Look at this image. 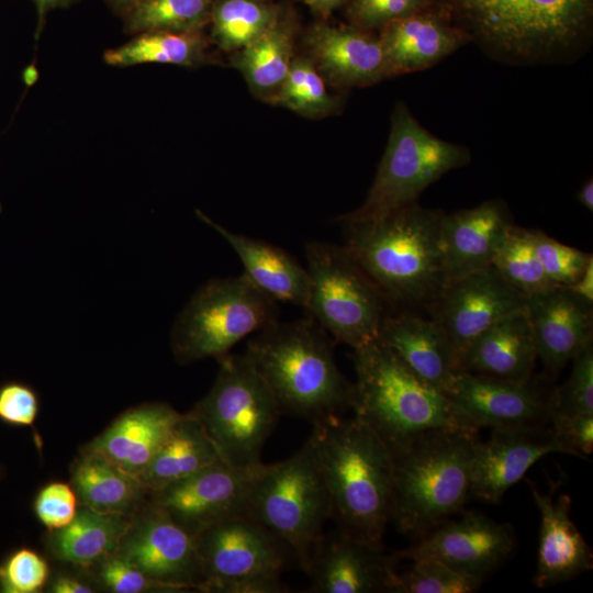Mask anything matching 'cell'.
<instances>
[{
	"mask_svg": "<svg viewBox=\"0 0 593 593\" xmlns=\"http://www.w3.org/2000/svg\"><path fill=\"white\" fill-rule=\"evenodd\" d=\"M443 215L414 202L377 216L339 219L344 248L390 307L428 312L440 295Z\"/></svg>",
	"mask_w": 593,
	"mask_h": 593,
	"instance_id": "6da1fadb",
	"label": "cell"
},
{
	"mask_svg": "<svg viewBox=\"0 0 593 593\" xmlns=\"http://www.w3.org/2000/svg\"><path fill=\"white\" fill-rule=\"evenodd\" d=\"M306 441L327 489L338 529L383 546L392 503V459L387 446L355 415L313 423Z\"/></svg>",
	"mask_w": 593,
	"mask_h": 593,
	"instance_id": "7a4b0ae2",
	"label": "cell"
},
{
	"mask_svg": "<svg viewBox=\"0 0 593 593\" xmlns=\"http://www.w3.org/2000/svg\"><path fill=\"white\" fill-rule=\"evenodd\" d=\"M244 355L281 412L316 423L351 409L353 383L335 362L328 334L310 316L276 321L249 338Z\"/></svg>",
	"mask_w": 593,
	"mask_h": 593,
	"instance_id": "3957f363",
	"label": "cell"
},
{
	"mask_svg": "<svg viewBox=\"0 0 593 593\" xmlns=\"http://www.w3.org/2000/svg\"><path fill=\"white\" fill-rule=\"evenodd\" d=\"M351 409L389 451L432 430L478 434L448 395L415 374L379 338L354 348Z\"/></svg>",
	"mask_w": 593,
	"mask_h": 593,
	"instance_id": "277c9868",
	"label": "cell"
},
{
	"mask_svg": "<svg viewBox=\"0 0 593 593\" xmlns=\"http://www.w3.org/2000/svg\"><path fill=\"white\" fill-rule=\"evenodd\" d=\"M478 434L432 430L391 451V519L417 538L456 515L470 495Z\"/></svg>",
	"mask_w": 593,
	"mask_h": 593,
	"instance_id": "5b68a950",
	"label": "cell"
},
{
	"mask_svg": "<svg viewBox=\"0 0 593 593\" xmlns=\"http://www.w3.org/2000/svg\"><path fill=\"white\" fill-rule=\"evenodd\" d=\"M491 51L522 61L573 48L588 31L593 0H455Z\"/></svg>",
	"mask_w": 593,
	"mask_h": 593,
	"instance_id": "8992f818",
	"label": "cell"
},
{
	"mask_svg": "<svg viewBox=\"0 0 593 593\" xmlns=\"http://www.w3.org/2000/svg\"><path fill=\"white\" fill-rule=\"evenodd\" d=\"M247 516L279 537L307 573L324 525L333 518L331 499L307 441L288 459L259 467Z\"/></svg>",
	"mask_w": 593,
	"mask_h": 593,
	"instance_id": "52a82bcc",
	"label": "cell"
},
{
	"mask_svg": "<svg viewBox=\"0 0 593 593\" xmlns=\"http://www.w3.org/2000/svg\"><path fill=\"white\" fill-rule=\"evenodd\" d=\"M217 362L212 388L190 413L226 463L237 468L258 467L262 463V447L281 411L244 354L230 353Z\"/></svg>",
	"mask_w": 593,
	"mask_h": 593,
	"instance_id": "ba28073f",
	"label": "cell"
},
{
	"mask_svg": "<svg viewBox=\"0 0 593 593\" xmlns=\"http://www.w3.org/2000/svg\"><path fill=\"white\" fill-rule=\"evenodd\" d=\"M277 302L243 273L203 284L179 314L171 335L176 360L182 365L220 358L242 339L273 324Z\"/></svg>",
	"mask_w": 593,
	"mask_h": 593,
	"instance_id": "9c48e42d",
	"label": "cell"
},
{
	"mask_svg": "<svg viewBox=\"0 0 593 593\" xmlns=\"http://www.w3.org/2000/svg\"><path fill=\"white\" fill-rule=\"evenodd\" d=\"M304 250L307 315L334 342L353 349L377 339L389 304L344 246L312 240Z\"/></svg>",
	"mask_w": 593,
	"mask_h": 593,
	"instance_id": "30bf717a",
	"label": "cell"
},
{
	"mask_svg": "<svg viewBox=\"0 0 593 593\" xmlns=\"http://www.w3.org/2000/svg\"><path fill=\"white\" fill-rule=\"evenodd\" d=\"M469 150L424 128L399 102L392 113L388 144L365 202L350 217H371L417 202L444 174L466 166Z\"/></svg>",
	"mask_w": 593,
	"mask_h": 593,
	"instance_id": "8fae6325",
	"label": "cell"
},
{
	"mask_svg": "<svg viewBox=\"0 0 593 593\" xmlns=\"http://www.w3.org/2000/svg\"><path fill=\"white\" fill-rule=\"evenodd\" d=\"M203 582L208 592L219 583L262 575H280L290 549L247 515L216 523L197 536Z\"/></svg>",
	"mask_w": 593,
	"mask_h": 593,
	"instance_id": "7c38bea8",
	"label": "cell"
},
{
	"mask_svg": "<svg viewBox=\"0 0 593 593\" xmlns=\"http://www.w3.org/2000/svg\"><path fill=\"white\" fill-rule=\"evenodd\" d=\"M261 465L237 468L221 461L150 492V503L197 537L216 523L247 515L250 489Z\"/></svg>",
	"mask_w": 593,
	"mask_h": 593,
	"instance_id": "4fadbf2b",
	"label": "cell"
},
{
	"mask_svg": "<svg viewBox=\"0 0 593 593\" xmlns=\"http://www.w3.org/2000/svg\"><path fill=\"white\" fill-rule=\"evenodd\" d=\"M525 296L493 266L445 286L428 313L444 329L456 367L478 336L503 317L524 310Z\"/></svg>",
	"mask_w": 593,
	"mask_h": 593,
	"instance_id": "5bb4252c",
	"label": "cell"
},
{
	"mask_svg": "<svg viewBox=\"0 0 593 593\" xmlns=\"http://www.w3.org/2000/svg\"><path fill=\"white\" fill-rule=\"evenodd\" d=\"M118 550L172 592L200 589L203 582L197 537L152 503L131 522Z\"/></svg>",
	"mask_w": 593,
	"mask_h": 593,
	"instance_id": "9a60e30c",
	"label": "cell"
},
{
	"mask_svg": "<svg viewBox=\"0 0 593 593\" xmlns=\"http://www.w3.org/2000/svg\"><path fill=\"white\" fill-rule=\"evenodd\" d=\"M414 539L396 552L401 560L433 558L482 579L504 562L515 546L508 524L479 512H465Z\"/></svg>",
	"mask_w": 593,
	"mask_h": 593,
	"instance_id": "2e32d148",
	"label": "cell"
},
{
	"mask_svg": "<svg viewBox=\"0 0 593 593\" xmlns=\"http://www.w3.org/2000/svg\"><path fill=\"white\" fill-rule=\"evenodd\" d=\"M491 429L488 440H477L471 462L470 495L485 502H500L542 457L569 455L547 425Z\"/></svg>",
	"mask_w": 593,
	"mask_h": 593,
	"instance_id": "e0dca14e",
	"label": "cell"
},
{
	"mask_svg": "<svg viewBox=\"0 0 593 593\" xmlns=\"http://www.w3.org/2000/svg\"><path fill=\"white\" fill-rule=\"evenodd\" d=\"M396 552L350 536L340 529L323 536L307 571L311 593H378L393 591Z\"/></svg>",
	"mask_w": 593,
	"mask_h": 593,
	"instance_id": "ac0fdd59",
	"label": "cell"
},
{
	"mask_svg": "<svg viewBox=\"0 0 593 593\" xmlns=\"http://www.w3.org/2000/svg\"><path fill=\"white\" fill-rule=\"evenodd\" d=\"M447 395L479 429L549 424L551 393L530 379L511 381L457 371Z\"/></svg>",
	"mask_w": 593,
	"mask_h": 593,
	"instance_id": "d6986e66",
	"label": "cell"
},
{
	"mask_svg": "<svg viewBox=\"0 0 593 593\" xmlns=\"http://www.w3.org/2000/svg\"><path fill=\"white\" fill-rule=\"evenodd\" d=\"M537 357L551 372L560 371L593 338V303L566 286L525 296Z\"/></svg>",
	"mask_w": 593,
	"mask_h": 593,
	"instance_id": "ffe728a7",
	"label": "cell"
},
{
	"mask_svg": "<svg viewBox=\"0 0 593 593\" xmlns=\"http://www.w3.org/2000/svg\"><path fill=\"white\" fill-rule=\"evenodd\" d=\"M512 224L502 200L444 214L440 231L446 284L491 267Z\"/></svg>",
	"mask_w": 593,
	"mask_h": 593,
	"instance_id": "44dd1931",
	"label": "cell"
},
{
	"mask_svg": "<svg viewBox=\"0 0 593 593\" xmlns=\"http://www.w3.org/2000/svg\"><path fill=\"white\" fill-rule=\"evenodd\" d=\"M528 483L540 513L534 584L548 588L591 570L592 550L571 518V497L567 494L555 497V488L544 493L535 483Z\"/></svg>",
	"mask_w": 593,
	"mask_h": 593,
	"instance_id": "7402d4cb",
	"label": "cell"
},
{
	"mask_svg": "<svg viewBox=\"0 0 593 593\" xmlns=\"http://www.w3.org/2000/svg\"><path fill=\"white\" fill-rule=\"evenodd\" d=\"M306 45L317 70L335 86H369L389 76L379 37L361 30L318 24Z\"/></svg>",
	"mask_w": 593,
	"mask_h": 593,
	"instance_id": "603a6c76",
	"label": "cell"
},
{
	"mask_svg": "<svg viewBox=\"0 0 593 593\" xmlns=\"http://www.w3.org/2000/svg\"><path fill=\"white\" fill-rule=\"evenodd\" d=\"M378 338L415 374L447 394L457 367L450 343L435 318L414 311L388 313Z\"/></svg>",
	"mask_w": 593,
	"mask_h": 593,
	"instance_id": "cb8c5ba5",
	"label": "cell"
},
{
	"mask_svg": "<svg viewBox=\"0 0 593 593\" xmlns=\"http://www.w3.org/2000/svg\"><path fill=\"white\" fill-rule=\"evenodd\" d=\"M181 416L166 403L142 404L121 414L86 448L139 479Z\"/></svg>",
	"mask_w": 593,
	"mask_h": 593,
	"instance_id": "d4e9b609",
	"label": "cell"
},
{
	"mask_svg": "<svg viewBox=\"0 0 593 593\" xmlns=\"http://www.w3.org/2000/svg\"><path fill=\"white\" fill-rule=\"evenodd\" d=\"M197 214L228 243L243 265V275L258 290L276 302L306 307L310 277L298 259L281 247L232 232L200 211Z\"/></svg>",
	"mask_w": 593,
	"mask_h": 593,
	"instance_id": "484cf974",
	"label": "cell"
},
{
	"mask_svg": "<svg viewBox=\"0 0 593 593\" xmlns=\"http://www.w3.org/2000/svg\"><path fill=\"white\" fill-rule=\"evenodd\" d=\"M537 350L524 310L510 314L478 336L457 362V371L492 378L530 379Z\"/></svg>",
	"mask_w": 593,
	"mask_h": 593,
	"instance_id": "4316f807",
	"label": "cell"
},
{
	"mask_svg": "<svg viewBox=\"0 0 593 593\" xmlns=\"http://www.w3.org/2000/svg\"><path fill=\"white\" fill-rule=\"evenodd\" d=\"M379 40L391 76L432 67L457 51L466 36L436 16L417 11L383 25Z\"/></svg>",
	"mask_w": 593,
	"mask_h": 593,
	"instance_id": "83f0119b",
	"label": "cell"
},
{
	"mask_svg": "<svg viewBox=\"0 0 593 593\" xmlns=\"http://www.w3.org/2000/svg\"><path fill=\"white\" fill-rule=\"evenodd\" d=\"M221 461L217 447L189 412L182 414L139 480L153 492Z\"/></svg>",
	"mask_w": 593,
	"mask_h": 593,
	"instance_id": "f1b7e54d",
	"label": "cell"
},
{
	"mask_svg": "<svg viewBox=\"0 0 593 593\" xmlns=\"http://www.w3.org/2000/svg\"><path fill=\"white\" fill-rule=\"evenodd\" d=\"M71 480L81 505L103 513L130 515L148 492L137 477L87 448L74 466Z\"/></svg>",
	"mask_w": 593,
	"mask_h": 593,
	"instance_id": "f546056e",
	"label": "cell"
},
{
	"mask_svg": "<svg viewBox=\"0 0 593 593\" xmlns=\"http://www.w3.org/2000/svg\"><path fill=\"white\" fill-rule=\"evenodd\" d=\"M121 513H103L81 505L74 521L53 530L49 545L61 561L87 567L119 548L131 519Z\"/></svg>",
	"mask_w": 593,
	"mask_h": 593,
	"instance_id": "4dcf8cb0",
	"label": "cell"
},
{
	"mask_svg": "<svg viewBox=\"0 0 593 593\" xmlns=\"http://www.w3.org/2000/svg\"><path fill=\"white\" fill-rule=\"evenodd\" d=\"M293 58L291 30L277 20L256 40L236 51L233 64L250 90L270 101L286 79Z\"/></svg>",
	"mask_w": 593,
	"mask_h": 593,
	"instance_id": "1f68e13d",
	"label": "cell"
},
{
	"mask_svg": "<svg viewBox=\"0 0 593 593\" xmlns=\"http://www.w3.org/2000/svg\"><path fill=\"white\" fill-rule=\"evenodd\" d=\"M204 41L199 32L147 31L104 53L107 64L127 67L146 63L195 66L203 61Z\"/></svg>",
	"mask_w": 593,
	"mask_h": 593,
	"instance_id": "d6a6232c",
	"label": "cell"
},
{
	"mask_svg": "<svg viewBox=\"0 0 593 593\" xmlns=\"http://www.w3.org/2000/svg\"><path fill=\"white\" fill-rule=\"evenodd\" d=\"M277 20V11L260 0H220L211 10L212 38L221 49L236 52Z\"/></svg>",
	"mask_w": 593,
	"mask_h": 593,
	"instance_id": "836d02e7",
	"label": "cell"
},
{
	"mask_svg": "<svg viewBox=\"0 0 593 593\" xmlns=\"http://www.w3.org/2000/svg\"><path fill=\"white\" fill-rule=\"evenodd\" d=\"M212 0H139L127 12L130 32H199L209 21Z\"/></svg>",
	"mask_w": 593,
	"mask_h": 593,
	"instance_id": "e575fe53",
	"label": "cell"
},
{
	"mask_svg": "<svg viewBox=\"0 0 593 593\" xmlns=\"http://www.w3.org/2000/svg\"><path fill=\"white\" fill-rule=\"evenodd\" d=\"M492 266L524 295L558 286L546 275L535 254L530 230L514 224L508 228Z\"/></svg>",
	"mask_w": 593,
	"mask_h": 593,
	"instance_id": "d590c367",
	"label": "cell"
},
{
	"mask_svg": "<svg viewBox=\"0 0 593 593\" xmlns=\"http://www.w3.org/2000/svg\"><path fill=\"white\" fill-rule=\"evenodd\" d=\"M270 101L306 118L326 115L337 104L327 91L324 77L306 57L293 58L286 79Z\"/></svg>",
	"mask_w": 593,
	"mask_h": 593,
	"instance_id": "8d00e7d4",
	"label": "cell"
},
{
	"mask_svg": "<svg viewBox=\"0 0 593 593\" xmlns=\"http://www.w3.org/2000/svg\"><path fill=\"white\" fill-rule=\"evenodd\" d=\"M410 561L407 569L398 570L392 593H472L484 580L437 559Z\"/></svg>",
	"mask_w": 593,
	"mask_h": 593,
	"instance_id": "74e56055",
	"label": "cell"
},
{
	"mask_svg": "<svg viewBox=\"0 0 593 593\" xmlns=\"http://www.w3.org/2000/svg\"><path fill=\"white\" fill-rule=\"evenodd\" d=\"M551 413L593 414V343L572 358L570 377L551 392Z\"/></svg>",
	"mask_w": 593,
	"mask_h": 593,
	"instance_id": "f35d334b",
	"label": "cell"
},
{
	"mask_svg": "<svg viewBox=\"0 0 593 593\" xmlns=\"http://www.w3.org/2000/svg\"><path fill=\"white\" fill-rule=\"evenodd\" d=\"M535 254L550 280L558 286H571L593 259L574 247L564 245L539 230H530Z\"/></svg>",
	"mask_w": 593,
	"mask_h": 593,
	"instance_id": "ab89813d",
	"label": "cell"
},
{
	"mask_svg": "<svg viewBox=\"0 0 593 593\" xmlns=\"http://www.w3.org/2000/svg\"><path fill=\"white\" fill-rule=\"evenodd\" d=\"M49 568L35 550L22 547L0 562V593H36L46 584Z\"/></svg>",
	"mask_w": 593,
	"mask_h": 593,
	"instance_id": "60d3db41",
	"label": "cell"
},
{
	"mask_svg": "<svg viewBox=\"0 0 593 593\" xmlns=\"http://www.w3.org/2000/svg\"><path fill=\"white\" fill-rule=\"evenodd\" d=\"M34 512L48 529L64 528L77 515V494L67 483H49L38 491L34 500Z\"/></svg>",
	"mask_w": 593,
	"mask_h": 593,
	"instance_id": "b9f144b4",
	"label": "cell"
},
{
	"mask_svg": "<svg viewBox=\"0 0 593 593\" xmlns=\"http://www.w3.org/2000/svg\"><path fill=\"white\" fill-rule=\"evenodd\" d=\"M100 575L102 582L115 593H141L149 590L172 592L119 553L104 558Z\"/></svg>",
	"mask_w": 593,
	"mask_h": 593,
	"instance_id": "7bdbcfd3",
	"label": "cell"
},
{
	"mask_svg": "<svg viewBox=\"0 0 593 593\" xmlns=\"http://www.w3.org/2000/svg\"><path fill=\"white\" fill-rule=\"evenodd\" d=\"M40 401L36 392L21 382L0 385V421L12 426L32 427Z\"/></svg>",
	"mask_w": 593,
	"mask_h": 593,
	"instance_id": "ee69618b",
	"label": "cell"
},
{
	"mask_svg": "<svg viewBox=\"0 0 593 593\" xmlns=\"http://www.w3.org/2000/svg\"><path fill=\"white\" fill-rule=\"evenodd\" d=\"M424 0H351L350 16L362 27L387 23L419 11Z\"/></svg>",
	"mask_w": 593,
	"mask_h": 593,
	"instance_id": "f6af8a7d",
	"label": "cell"
},
{
	"mask_svg": "<svg viewBox=\"0 0 593 593\" xmlns=\"http://www.w3.org/2000/svg\"><path fill=\"white\" fill-rule=\"evenodd\" d=\"M550 428L569 455L584 458L593 450V414L564 415L551 413Z\"/></svg>",
	"mask_w": 593,
	"mask_h": 593,
	"instance_id": "bcb514c9",
	"label": "cell"
},
{
	"mask_svg": "<svg viewBox=\"0 0 593 593\" xmlns=\"http://www.w3.org/2000/svg\"><path fill=\"white\" fill-rule=\"evenodd\" d=\"M287 585L280 575L245 578L213 585L208 592L216 593H283Z\"/></svg>",
	"mask_w": 593,
	"mask_h": 593,
	"instance_id": "7dc6e473",
	"label": "cell"
},
{
	"mask_svg": "<svg viewBox=\"0 0 593 593\" xmlns=\"http://www.w3.org/2000/svg\"><path fill=\"white\" fill-rule=\"evenodd\" d=\"M568 288L577 295L593 303V259L589 261L578 280Z\"/></svg>",
	"mask_w": 593,
	"mask_h": 593,
	"instance_id": "c3c4849f",
	"label": "cell"
},
{
	"mask_svg": "<svg viewBox=\"0 0 593 593\" xmlns=\"http://www.w3.org/2000/svg\"><path fill=\"white\" fill-rule=\"evenodd\" d=\"M51 591L54 593H91L93 589L76 578L60 575L52 583Z\"/></svg>",
	"mask_w": 593,
	"mask_h": 593,
	"instance_id": "681fc988",
	"label": "cell"
},
{
	"mask_svg": "<svg viewBox=\"0 0 593 593\" xmlns=\"http://www.w3.org/2000/svg\"><path fill=\"white\" fill-rule=\"evenodd\" d=\"M37 10L38 15V26H37V34L40 33L42 25L44 23L45 14L47 11L58 8V7H66L74 2L75 0H32Z\"/></svg>",
	"mask_w": 593,
	"mask_h": 593,
	"instance_id": "f907efd6",
	"label": "cell"
},
{
	"mask_svg": "<svg viewBox=\"0 0 593 593\" xmlns=\"http://www.w3.org/2000/svg\"><path fill=\"white\" fill-rule=\"evenodd\" d=\"M577 200L585 209L592 212L593 210V181L592 179L585 181L577 193Z\"/></svg>",
	"mask_w": 593,
	"mask_h": 593,
	"instance_id": "816d5d0a",
	"label": "cell"
},
{
	"mask_svg": "<svg viewBox=\"0 0 593 593\" xmlns=\"http://www.w3.org/2000/svg\"><path fill=\"white\" fill-rule=\"evenodd\" d=\"M306 4L320 12H329L345 0H303Z\"/></svg>",
	"mask_w": 593,
	"mask_h": 593,
	"instance_id": "f5cc1de1",
	"label": "cell"
},
{
	"mask_svg": "<svg viewBox=\"0 0 593 593\" xmlns=\"http://www.w3.org/2000/svg\"><path fill=\"white\" fill-rule=\"evenodd\" d=\"M23 81L26 86H32L34 81L37 79V70L34 65H29L23 74H22Z\"/></svg>",
	"mask_w": 593,
	"mask_h": 593,
	"instance_id": "db71d44e",
	"label": "cell"
},
{
	"mask_svg": "<svg viewBox=\"0 0 593 593\" xmlns=\"http://www.w3.org/2000/svg\"><path fill=\"white\" fill-rule=\"evenodd\" d=\"M109 1L115 9L121 10V11H128L139 0H109Z\"/></svg>",
	"mask_w": 593,
	"mask_h": 593,
	"instance_id": "11a10c76",
	"label": "cell"
},
{
	"mask_svg": "<svg viewBox=\"0 0 593 593\" xmlns=\"http://www.w3.org/2000/svg\"><path fill=\"white\" fill-rule=\"evenodd\" d=\"M3 475H4V467L0 461V481L2 480Z\"/></svg>",
	"mask_w": 593,
	"mask_h": 593,
	"instance_id": "9f6ffc18",
	"label": "cell"
},
{
	"mask_svg": "<svg viewBox=\"0 0 593 593\" xmlns=\"http://www.w3.org/2000/svg\"><path fill=\"white\" fill-rule=\"evenodd\" d=\"M0 212H1V204H0Z\"/></svg>",
	"mask_w": 593,
	"mask_h": 593,
	"instance_id": "6f0895ef",
	"label": "cell"
}]
</instances>
